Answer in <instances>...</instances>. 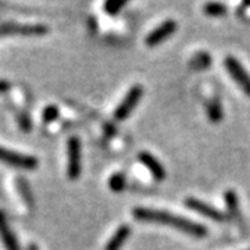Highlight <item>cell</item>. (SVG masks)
<instances>
[{
	"mask_svg": "<svg viewBox=\"0 0 250 250\" xmlns=\"http://www.w3.org/2000/svg\"><path fill=\"white\" fill-rule=\"evenodd\" d=\"M0 238L3 241L6 250H20L17 238L11 231L9 223H7V218L3 211H0Z\"/></svg>",
	"mask_w": 250,
	"mask_h": 250,
	"instance_id": "obj_9",
	"label": "cell"
},
{
	"mask_svg": "<svg viewBox=\"0 0 250 250\" xmlns=\"http://www.w3.org/2000/svg\"><path fill=\"white\" fill-rule=\"evenodd\" d=\"M225 203H227V207L231 213H238V207H239V200H238V196L233 190H227L225 192Z\"/></svg>",
	"mask_w": 250,
	"mask_h": 250,
	"instance_id": "obj_16",
	"label": "cell"
},
{
	"mask_svg": "<svg viewBox=\"0 0 250 250\" xmlns=\"http://www.w3.org/2000/svg\"><path fill=\"white\" fill-rule=\"evenodd\" d=\"M47 34L45 25H22V24H3L0 25V35L18 36H43Z\"/></svg>",
	"mask_w": 250,
	"mask_h": 250,
	"instance_id": "obj_6",
	"label": "cell"
},
{
	"mask_svg": "<svg viewBox=\"0 0 250 250\" xmlns=\"http://www.w3.org/2000/svg\"><path fill=\"white\" fill-rule=\"evenodd\" d=\"M9 88H10L9 82H6V81H0V93L6 92Z\"/></svg>",
	"mask_w": 250,
	"mask_h": 250,
	"instance_id": "obj_20",
	"label": "cell"
},
{
	"mask_svg": "<svg viewBox=\"0 0 250 250\" xmlns=\"http://www.w3.org/2000/svg\"><path fill=\"white\" fill-rule=\"evenodd\" d=\"M57 117H59V108L56 107V106H47L45 108V111H43V121H45L46 124L53 123Z\"/></svg>",
	"mask_w": 250,
	"mask_h": 250,
	"instance_id": "obj_18",
	"label": "cell"
},
{
	"mask_svg": "<svg viewBox=\"0 0 250 250\" xmlns=\"http://www.w3.org/2000/svg\"><path fill=\"white\" fill-rule=\"evenodd\" d=\"M125 184H126V181H125V175L123 172L113 174L111 178L108 179V187H110V189H111L113 192H117V193L124 190Z\"/></svg>",
	"mask_w": 250,
	"mask_h": 250,
	"instance_id": "obj_14",
	"label": "cell"
},
{
	"mask_svg": "<svg viewBox=\"0 0 250 250\" xmlns=\"http://www.w3.org/2000/svg\"><path fill=\"white\" fill-rule=\"evenodd\" d=\"M20 187H21V193H22V197H24L25 203L29 206H32V196H31V193H29V190H28L27 185L24 184V181H20Z\"/></svg>",
	"mask_w": 250,
	"mask_h": 250,
	"instance_id": "obj_19",
	"label": "cell"
},
{
	"mask_svg": "<svg viewBox=\"0 0 250 250\" xmlns=\"http://www.w3.org/2000/svg\"><path fill=\"white\" fill-rule=\"evenodd\" d=\"M139 160L142 161L143 166L150 171V174L154 177V179L163 181L166 178V170H164L163 164L153 154L147 152H142L139 154Z\"/></svg>",
	"mask_w": 250,
	"mask_h": 250,
	"instance_id": "obj_10",
	"label": "cell"
},
{
	"mask_svg": "<svg viewBox=\"0 0 250 250\" xmlns=\"http://www.w3.org/2000/svg\"><path fill=\"white\" fill-rule=\"evenodd\" d=\"M203 10L207 16H211V17H223L228 11L225 4H223V3H207V4H205Z\"/></svg>",
	"mask_w": 250,
	"mask_h": 250,
	"instance_id": "obj_13",
	"label": "cell"
},
{
	"mask_svg": "<svg viewBox=\"0 0 250 250\" xmlns=\"http://www.w3.org/2000/svg\"><path fill=\"white\" fill-rule=\"evenodd\" d=\"M129 233H131L129 225H121L116 232L113 233V236L108 239L107 245H106V249L104 250H121L124 242L128 239Z\"/></svg>",
	"mask_w": 250,
	"mask_h": 250,
	"instance_id": "obj_11",
	"label": "cell"
},
{
	"mask_svg": "<svg viewBox=\"0 0 250 250\" xmlns=\"http://www.w3.org/2000/svg\"><path fill=\"white\" fill-rule=\"evenodd\" d=\"M134 217L141 221H147V223L163 224L172 227L178 231L188 233L193 238H205L207 236V228L200 225V224L193 223L181 215L171 214L164 210H154V208H143L138 207L134 210Z\"/></svg>",
	"mask_w": 250,
	"mask_h": 250,
	"instance_id": "obj_1",
	"label": "cell"
},
{
	"mask_svg": "<svg viewBox=\"0 0 250 250\" xmlns=\"http://www.w3.org/2000/svg\"><path fill=\"white\" fill-rule=\"evenodd\" d=\"M28 250H39V249H38V246H36V245H31V246L28 248Z\"/></svg>",
	"mask_w": 250,
	"mask_h": 250,
	"instance_id": "obj_21",
	"label": "cell"
},
{
	"mask_svg": "<svg viewBox=\"0 0 250 250\" xmlns=\"http://www.w3.org/2000/svg\"><path fill=\"white\" fill-rule=\"evenodd\" d=\"M67 154H68L67 175L71 181H75L81 174V142L77 136H71L68 139Z\"/></svg>",
	"mask_w": 250,
	"mask_h": 250,
	"instance_id": "obj_4",
	"label": "cell"
},
{
	"mask_svg": "<svg viewBox=\"0 0 250 250\" xmlns=\"http://www.w3.org/2000/svg\"><path fill=\"white\" fill-rule=\"evenodd\" d=\"M185 205L189 208L197 211L199 214L206 215L207 218H211V220H215V221H224L225 220V215H224L223 211H220L218 208H215L213 206L207 205L205 202L199 200V199H193V197H189L185 200Z\"/></svg>",
	"mask_w": 250,
	"mask_h": 250,
	"instance_id": "obj_8",
	"label": "cell"
},
{
	"mask_svg": "<svg viewBox=\"0 0 250 250\" xmlns=\"http://www.w3.org/2000/svg\"><path fill=\"white\" fill-rule=\"evenodd\" d=\"M207 114L213 123H220V120L223 118V108L217 99H211L207 103Z\"/></svg>",
	"mask_w": 250,
	"mask_h": 250,
	"instance_id": "obj_12",
	"label": "cell"
},
{
	"mask_svg": "<svg viewBox=\"0 0 250 250\" xmlns=\"http://www.w3.org/2000/svg\"><path fill=\"white\" fill-rule=\"evenodd\" d=\"M125 6V1H120V0H110L104 4V10L107 11L108 14H118L120 10Z\"/></svg>",
	"mask_w": 250,
	"mask_h": 250,
	"instance_id": "obj_17",
	"label": "cell"
},
{
	"mask_svg": "<svg viewBox=\"0 0 250 250\" xmlns=\"http://www.w3.org/2000/svg\"><path fill=\"white\" fill-rule=\"evenodd\" d=\"M0 161L21 170H35L38 167V160L34 156H27L22 153L9 150L1 146H0Z\"/></svg>",
	"mask_w": 250,
	"mask_h": 250,
	"instance_id": "obj_2",
	"label": "cell"
},
{
	"mask_svg": "<svg viewBox=\"0 0 250 250\" xmlns=\"http://www.w3.org/2000/svg\"><path fill=\"white\" fill-rule=\"evenodd\" d=\"M143 88L142 85H134L131 89L128 90V93L125 95L123 102L117 106L114 111V117L118 121H123L126 117L132 113V110L136 107V104L139 103V100L142 99Z\"/></svg>",
	"mask_w": 250,
	"mask_h": 250,
	"instance_id": "obj_3",
	"label": "cell"
},
{
	"mask_svg": "<svg viewBox=\"0 0 250 250\" xmlns=\"http://www.w3.org/2000/svg\"><path fill=\"white\" fill-rule=\"evenodd\" d=\"M210 62H211L210 54L202 52V53H197L196 56L192 59L190 65H192L193 68H206V67H208Z\"/></svg>",
	"mask_w": 250,
	"mask_h": 250,
	"instance_id": "obj_15",
	"label": "cell"
},
{
	"mask_svg": "<svg viewBox=\"0 0 250 250\" xmlns=\"http://www.w3.org/2000/svg\"><path fill=\"white\" fill-rule=\"evenodd\" d=\"M225 68L228 70V72L231 74V77L233 78V81L239 85L242 88V90L249 95L250 96V75L248 74V71L243 68L241 62H238L235 57L232 56H228L225 59Z\"/></svg>",
	"mask_w": 250,
	"mask_h": 250,
	"instance_id": "obj_5",
	"label": "cell"
},
{
	"mask_svg": "<svg viewBox=\"0 0 250 250\" xmlns=\"http://www.w3.org/2000/svg\"><path fill=\"white\" fill-rule=\"evenodd\" d=\"M177 29V22L174 20H167L164 21L161 25L153 29L152 32L147 35L146 38V45L149 47H153V46H157L161 42H164L167 38H170Z\"/></svg>",
	"mask_w": 250,
	"mask_h": 250,
	"instance_id": "obj_7",
	"label": "cell"
},
{
	"mask_svg": "<svg viewBox=\"0 0 250 250\" xmlns=\"http://www.w3.org/2000/svg\"><path fill=\"white\" fill-rule=\"evenodd\" d=\"M249 250H250V249H249Z\"/></svg>",
	"mask_w": 250,
	"mask_h": 250,
	"instance_id": "obj_22",
	"label": "cell"
}]
</instances>
